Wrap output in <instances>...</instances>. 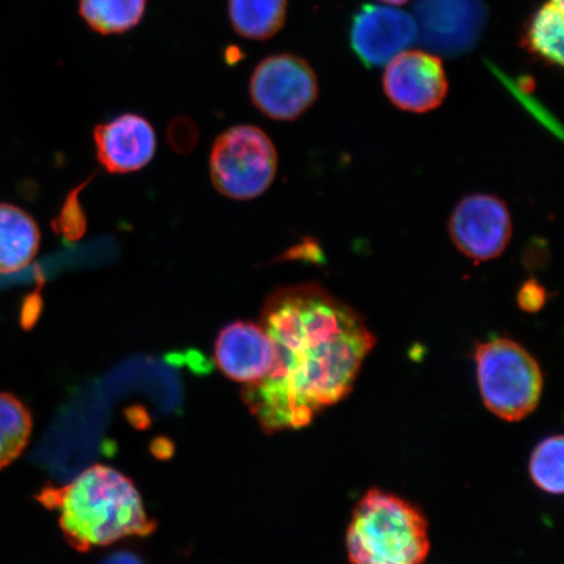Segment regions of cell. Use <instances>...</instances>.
<instances>
[{
    "mask_svg": "<svg viewBox=\"0 0 564 564\" xmlns=\"http://www.w3.org/2000/svg\"><path fill=\"white\" fill-rule=\"evenodd\" d=\"M97 158L106 171L126 174L140 171L156 153V133L143 117L123 115L98 124L94 132Z\"/></svg>",
    "mask_w": 564,
    "mask_h": 564,
    "instance_id": "cell-12",
    "label": "cell"
},
{
    "mask_svg": "<svg viewBox=\"0 0 564 564\" xmlns=\"http://www.w3.org/2000/svg\"><path fill=\"white\" fill-rule=\"evenodd\" d=\"M414 15L421 44L444 56L471 51L488 19L482 0H417Z\"/></svg>",
    "mask_w": 564,
    "mask_h": 564,
    "instance_id": "cell-7",
    "label": "cell"
},
{
    "mask_svg": "<svg viewBox=\"0 0 564 564\" xmlns=\"http://www.w3.org/2000/svg\"><path fill=\"white\" fill-rule=\"evenodd\" d=\"M278 161L276 148L259 127H231L215 141L210 178L217 192L229 199H256L272 185Z\"/></svg>",
    "mask_w": 564,
    "mask_h": 564,
    "instance_id": "cell-5",
    "label": "cell"
},
{
    "mask_svg": "<svg viewBox=\"0 0 564 564\" xmlns=\"http://www.w3.org/2000/svg\"><path fill=\"white\" fill-rule=\"evenodd\" d=\"M250 95L268 118L292 122L312 108L319 86L306 61L293 54H274L253 70Z\"/></svg>",
    "mask_w": 564,
    "mask_h": 564,
    "instance_id": "cell-6",
    "label": "cell"
},
{
    "mask_svg": "<svg viewBox=\"0 0 564 564\" xmlns=\"http://www.w3.org/2000/svg\"><path fill=\"white\" fill-rule=\"evenodd\" d=\"M564 0H546L527 25L523 47L550 66H563Z\"/></svg>",
    "mask_w": 564,
    "mask_h": 564,
    "instance_id": "cell-14",
    "label": "cell"
},
{
    "mask_svg": "<svg viewBox=\"0 0 564 564\" xmlns=\"http://www.w3.org/2000/svg\"><path fill=\"white\" fill-rule=\"evenodd\" d=\"M147 0H79L80 17L90 30L105 35L121 34L143 19Z\"/></svg>",
    "mask_w": 564,
    "mask_h": 564,
    "instance_id": "cell-16",
    "label": "cell"
},
{
    "mask_svg": "<svg viewBox=\"0 0 564 564\" xmlns=\"http://www.w3.org/2000/svg\"><path fill=\"white\" fill-rule=\"evenodd\" d=\"M382 2H386L391 6H400L408 2V0H382Z\"/></svg>",
    "mask_w": 564,
    "mask_h": 564,
    "instance_id": "cell-21",
    "label": "cell"
},
{
    "mask_svg": "<svg viewBox=\"0 0 564 564\" xmlns=\"http://www.w3.org/2000/svg\"><path fill=\"white\" fill-rule=\"evenodd\" d=\"M274 349L270 336L260 324L235 322L224 327L215 344V361L235 382L249 386L270 371Z\"/></svg>",
    "mask_w": 564,
    "mask_h": 564,
    "instance_id": "cell-11",
    "label": "cell"
},
{
    "mask_svg": "<svg viewBox=\"0 0 564 564\" xmlns=\"http://www.w3.org/2000/svg\"><path fill=\"white\" fill-rule=\"evenodd\" d=\"M563 436H550L535 447L529 463L533 482L556 496L563 492Z\"/></svg>",
    "mask_w": 564,
    "mask_h": 564,
    "instance_id": "cell-18",
    "label": "cell"
},
{
    "mask_svg": "<svg viewBox=\"0 0 564 564\" xmlns=\"http://www.w3.org/2000/svg\"><path fill=\"white\" fill-rule=\"evenodd\" d=\"M383 88L397 108L422 115L440 108L447 96L448 80L438 56L405 51L388 63Z\"/></svg>",
    "mask_w": 564,
    "mask_h": 564,
    "instance_id": "cell-10",
    "label": "cell"
},
{
    "mask_svg": "<svg viewBox=\"0 0 564 564\" xmlns=\"http://www.w3.org/2000/svg\"><path fill=\"white\" fill-rule=\"evenodd\" d=\"M417 39L412 15L393 6L365 4L351 19L349 44L364 66L388 65Z\"/></svg>",
    "mask_w": 564,
    "mask_h": 564,
    "instance_id": "cell-9",
    "label": "cell"
},
{
    "mask_svg": "<svg viewBox=\"0 0 564 564\" xmlns=\"http://www.w3.org/2000/svg\"><path fill=\"white\" fill-rule=\"evenodd\" d=\"M449 236L456 249L475 262L497 259L512 237L509 207L492 195L464 197L451 216Z\"/></svg>",
    "mask_w": 564,
    "mask_h": 564,
    "instance_id": "cell-8",
    "label": "cell"
},
{
    "mask_svg": "<svg viewBox=\"0 0 564 564\" xmlns=\"http://www.w3.org/2000/svg\"><path fill=\"white\" fill-rule=\"evenodd\" d=\"M101 564H145V562L131 552H117L108 556Z\"/></svg>",
    "mask_w": 564,
    "mask_h": 564,
    "instance_id": "cell-20",
    "label": "cell"
},
{
    "mask_svg": "<svg viewBox=\"0 0 564 564\" xmlns=\"http://www.w3.org/2000/svg\"><path fill=\"white\" fill-rule=\"evenodd\" d=\"M37 499L58 511L63 535L79 552L145 538L156 529L135 485L108 465H94L62 488L42 490Z\"/></svg>",
    "mask_w": 564,
    "mask_h": 564,
    "instance_id": "cell-2",
    "label": "cell"
},
{
    "mask_svg": "<svg viewBox=\"0 0 564 564\" xmlns=\"http://www.w3.org/2000/svg\"><path fill=\"white\" fill-rule=\"evenodd\" d=\"M545 302V292L539 284L535 282H527V284L521 288V292L519 294V303L521 308L527 310V312H538L544 305Z\"/></svg>",
    "mask_w": 564,
    "mask_h": 564,
    "instance_id": "cell-19",
    "label": "cell"
},
{
    "mask_svg": "<svg viewBox=\"0 0 564 564\" xmlns=\"http://www.w3.org/2000/svg\"><path fill=\"white\" fill-rule=\"evenodd\" d=\"M40 229L23 209L0 204V273H13L30 264L39 251Z\"/></svg>",
    "mask_w": 564,
    "mask_h": 564,
    "instance_id": "cell-13",
    "label": "cell"
},
{
    "mask_svg": "<svg viewBox=\"0 0 564 564\" xmlns=\"http://www.w3.org/2000/svg\"><path fill=\"white\" fill-rule=\"evenodd\" d=\"M288 0H229V18L245 39L263 41L276 34L286 19Z\"/></svg>",
    "mask_w": 564,
    "mask_h": 564,
    "instance_id": "cell-15",
    "label": "cell"
},
{
    "mask_svg": "<svg viewBox=\"0 0 564 564\" xmlns=\"http://www.w3.org/2000/svg\"><path fill=\"white\" fill-rule=\"evenodd\" d=\"M477 380L486 408L506 421L534 412L544 377L535 358L510 338H494L476 349Z\"/></svg>",
    "mask_w": 564,
    "mask_h": 564,
    "instance_id": "cell-4",
    "label": "cell"
},
{
    "mask_svg": "<svg viewBox=\"0 0 564 564\" xmlns=\"http://www.w3.org/2000/svg\"><path fill=\"white\" fill-rule=\"evenodd\" d=\"M33 420L30 409L11 393L0 392V469L23 454L31 441Z\"/></svg>",
    "mask_w": 564,
    "mask_h": 564,
    "instance_id": "cell-17",
    "label": "cell"
},
{
    "mask_svg": "<svg viewBox=\"0 0 564 564\" xmlns=\"http://www.w3.org/2000/svg\"><path fill=\"white\" fill-rule=\"evenodd\" d=\"M347 549L351 564H421L430 552L427 521L406 500L370 490L352 512Z\"/></svg>",
    "mask_w": 564,
    "mask_h": 564,
    "instance_id": "cell-3",
    "label": "cell"
},
{
    "mask_svg": "<svg viewBox=\"0 0 564 564\" xmlns=\"http://www.w3.org/2000/svg\"><path fill=\"white\" fill-rule=\"evenodd\" d=\"M260 326L273 362L262 380L243 386L242 397L267 433L305 427L348 397L377 343L361 314L317 284L273 292Z\"/></svg>",
    "mask_w": 564,
    "mask_h": 564,
    "instance_id": "cell-1",
    "label": "cell"
}]
</instances>
